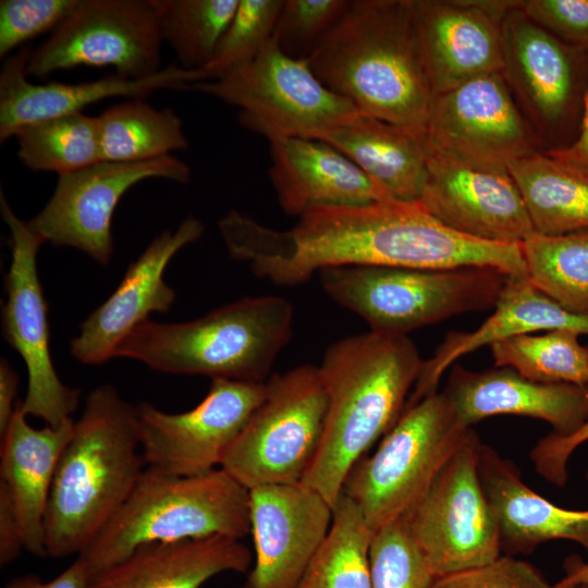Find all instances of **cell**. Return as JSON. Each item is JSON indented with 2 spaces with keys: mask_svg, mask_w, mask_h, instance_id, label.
Wrapping results in <instances>:
<instances>
[{
  "mask_svg": "<svg viewBox=\"0 0 588 588\" xmlns=\"http://www.w3.org/2000/svg\"><path fill=\"white\" fill-rule=\"evenodd\" d=\"M238 1L152 0L163 41L181 68L199 71L210 61Z\"/></svg>",
  "mask_w": 588,
  "mask_h": 588,
  "instance_id": "d590c367",
  "label": "cell"
},
{
  "mask_svg": "<svg viewBox=\"0 0 588 588\" xmlns=\"http://www.w3.org/2000/svg\"><path fill=\"white\" fill-rule=\"evenodd\" d=\"M515 0H411L433 95L502 72V21Z\"/></svg>",
  "mask_w": 588,
  "mask_h": 588,
  "instance_id": "ac0fdd59",
  "label": "cell"
},
{
  "mask_svg": "<svg viewBox=\"0 0 588 588\" xmlns=\"http://www.w3.org/2000/svg\"><path fill=\"white\" fill-rule=\"evenodd\" d=\"M328 396L319 367L301 365L266 381V395L221 468L248 490L302 482L319 450Z\"/></svg>",
  "mask_w": 588,
  "mask_h": 588,
  "instance_id": "30bf717a",
  "label": "cell"
},
{
  "mask_svg": "<svg viewBox=\"0 0 588 588\" xmlns=\"http://www.w3.org/2000/svg\"><path fill=\"white\" fill-rule=\"evenodd\" d=\"M471 429L421 500L404 516L436 578L501 555L500 529L478 469Z\"/></svg>",
  "mask_w": 588,
  "mask_h": 588,
  "instance_id": "7c38bea8",
  "label": "cell"
},
{
  "mask_svg": "<svg viewBox=\"0 0 588 588\" xmlns=\"http://www.w3.org/2000/svg\"><path fill=\"white\" fill-rule=\"evenodd\" d=\"M332 516L328 501L303 482L250 489L255 562L241 588H296Z\"/></svg>",
  "mask_w": 588,
  "mask_h": 588,
  "instance_id": "d6986e66",
  "label": "cell"
},
{
  "mask_svg": "<svg viewBox=\"0 0 588 588\" xmlns=\"http://www.w3.org/2000/svg\"><path fill=\"white\" fill-rule=\"evenodd\" d=\"M222 240L234 260L259 278L293 286L326 268L382 266L419 269L491 267L526 278L520 244H498L460 234L419 201L318 208L287 230H274L237 212Z\"/></svg>",
  "mask_w": 588,
  "mask_h": 588,
  "instance_id": "6da1fadb",
  "label": "cell"
},
{
  "mask_svg": "<svg viewBox=\"0 0 588 588\" xmlns=\"http://www.w3.org/2000/svg\"><path fill=\"white\" fill-rule=\"evenodd\" d=\"M252 563L248 547L231 537L151 543L94 577L89 588H200L221 573H248Z\"/></svg>",
  "mask_w": 588,
  "mask_h": 588,
  "instance_id": "83f0119b",
  "label": "cell"
},
{
  "mask_svg": "<svg viewBox=\"0 0 588 588\" xmlns=\"http://www.w3.org/2000/svg\"><path fill=\"white\" fill-rule=\"evenodd\" d=\"M0 208L11 249L4 277L3 338L23 358L28 376L19 406L26 416L58 426L71 418L79 391L60 380L51 358L48 305L37 272V254L45 241L14 213L2 193Z\"/></svg>",
  "mask_w": 588,
  "mask_h": 588,
  "instance_id": "5bb4252c",
  "label": "cell"
},
{
  "mask_svg": "<svg viewBox=\"0 0 588 588\" xmlns=\"http://www.w3.org/2000/svg\"><path fill=\"white\" fill-rule=\"evenodd\" d=\"M546 154L588 173V94L575 139L565 148Z\"/></svg>",
  "mask_w": 588,
  "mask_h": 588,
  "instance_id": "7dc6e473",
  "label": "cell"
},
{
  "mask_svg": "<svg viewBox=\"0 0 588 588\" xmlns=\"http://www.w3.org/2000/svg\"><path fill=\"white\" fill-rule=\"evenodd\" d=\"M22 550L25 549L19 518L7 488L0 483V564L8 565Z\"/></svg>",
  "mask_w": 588,
  "mask_h": 588,
  "instance_id": "ee69618b",
  "label": "cell"
},
{
  "mask_svg": "<svg viewBox=\"0 0 588 588\" xmlns=\"http://www.w3.org/2000/svg\"><path fill=\"white\" fill-rule=\"evenodd\" d=\"M19 402L1 437L0 483L13 502L24 549L46 556L45 517L60 456L72 437L74 420L58 426L32 427Z\"/></svg>",
  "mask_w": 588,
  "mask_h": 588,
  "instance_id": "4316f807",
  "label": "cell"
},
{
  "mask_svg": "<svg viewBox=\"0 0 588 588\" xmlns=\"http://www.w3.org/2000/svg\"><path fill=\"white\" fill-rule=\"evenodd\" d=\"M586 441H588V418L567 436L551 432L541 438L530 451V460L536 471L549 482L564 487L568 477V460Z\"/></svg>",
  "mask_w": 588,
  "mask_h": 588,
  "instance_id": "7bdbcfd3",
  "label": "cell"
},
{
  "mask_svg": "<svg viewBox=\"0 0 588 588\" xmlns=\"http://www.w3.org/2000/svg\"><path fill=\"white\" fill-rule=\"evenodd\" d=\"M19 376L5 358L0 362V437H2L16 411Z\"/></svg>",
  "mask_w": 588,
  "mask_h": 588,
  "instance_id": "bcb514c9",
  "label": "cell"
},
{
  "mask_svg": "<svg viewBox=\"0 0 588 588\" xmlns=\"http://www.w3.org/2000/svg\"><path fill=\"white\" fill-rule=\"evenodd\" d=\"M578 588H588V586H583V587H578Z\"/></svg>",
  "mask_w": 588,
  "mask_h": 588,
  "instance_id": "681fc988",
  "label": "cell"
},
{
  "mask_svg": "<svg viewBox=\"0 0 588 588\" xmlns=\"http://www.w3.org/2000/svg\"><path fill=\"white\" fill-rule=\"evenodd\" d=\"M269 177L282 210L299 218L318 208L366 206L390 198L356 163L326 142L270 143Z\"/></svg>",
  "mask_w": 588,
  "mask_h": 588,
  "instance_id": "cb8c5ba5",
  "label": "cell"
},
{
  "mask_svg": "<svg viewBox=\"0 0 588 588\" xmlns=\"http://www.w3.org/2000/svg\"><path fill=\"white\" fill-rule=\"evenodd\" d=\"M152 0H81L30 52L28 76L44 78L77 66L113 68L124 78L158 73L163 44Z\"/></svg>",
  "mask_w": 588,
  "mask_h": 588,
  "instance_id": "4fadbf2b",
  "label": "cell"
},
{
  "mask_svg": "<svg viewBox=\"0 0 588 588\" xmlns=\"http://www.w3.org/2000/svg\"><path fill=\"white\" fill-rule=\"evenodd\" d=\"M418 201L448 228L479 241L520 244L536 235L509 171L473 168L428 151Z\"/></svg>",
  "mask_w": 588,
  "mask_h": 588,
  "instance_id": "ffe728a7",
  "label": "cell"
},
{
  "mask_svg": "<svg viewBox=\"0 0 588 588\" xmlns=\"http://www.w3.org/2000/svg\"><path fill=\"white\" fill-rule=\"evenodd\" d=\"M425 146L466 166L507 171L541 151L502 76L471 79L433 98Z\"/></svg>",
  "mask_w": 588,
  "mask_h": 588,
  "instance_id": "2e32d148",
  "label": "cell"
},
{
  "mask_svg": "<svg viewBox=\"0 0 588 588\" xmlns=\"http://www.w3.org/2000/svg\"><path fill=\"white\" fill-rule=\"evenodd\" d=\"M356 163L390 198L418 201L428 151L425 140L367 114L318 138Z\"/></svg>",
  "mask_w": 588,
  "mask_h": 588,
  "instance_id": "f1b7e54d",
  "label": "cell"
},
{
  "mask_svg": "<svg viewBox=\"0 0 588 588\" xmlns=\"http://www.w3.org/2000/svg\"><path fill=\"white\" fill-rule=\"evenodd\" d=\"M371 588H430L436 579L404 517L372 532Z\"/></svg>",
  "mask_w": 588,
  "mask_h": 588,
  "instance_id": "74e56055",
  "label": "cell"
},
{
  "mask_svg": "<svg viewBox=\"0 0 588 588\" xmlns=\"http://www.w3.org/2000/svg\"><path fill=\"white\" fill-rule=\"evenodd\" d=\"M554 330L588 335V314L563 308L528 278L509 277L493 313L476 330L449 332L433 356L424 360L407 405L437 392L443 373L464 355L505 338Z\"/></svg>",
  "mask_w": 588,
  "mask_h": 588,
  "instance_id": "d4e9b609",
  "label": "cell"
},
{
  "mask_svg": "<svg viewBox=\"0 0 588 588\" xmlns=\"http://www.w3.org/2000/svg\"><path fill=\"white\" fill-rule=\"evenodd\" d=\"M91 577L82 559L76 560L60 575L44 581L36 575L19 576L10 580L3 588H89Z\"/></svg>",
  "mask_w": 588,
  "mask_h": 588,
  "instance_id": "f6af8a7d",
  "label": "cell"
},
{
  "mask_svg": "<svg viewBox=\"0 0 588 588\" xmlns=\"http://www.w3.org/2000/svg\"><path fill=\"white\" fill-rule=\"evenodd\" d=\"M520 10L562 42L588 53V0H520Z\"/></svg>",
  "mask_w": 588,
  "mask_h": 588,
  "instance_id": "b9f144b4",
  "label": "cell"
},
{
  "mask_svg": "<svg viewBox=\"0 0 588 588\" xmlns=\"http://www.w3.org/2000/svg\"><path fill=\"white\" fill-rule=\"evenodd\" d=\"M318 273L328 296L363 318L371 332L388 335H407L461 314L494 308L510 277L479 266H340Z\"/></svg>",
  "mask_w": 588,
  "mask_h": 588,
  "instance_id": "52a82bcc",
  "label": "cell"
},
{
  "mask_svg": "<svg viewBox=\"0 0 588 588\" xmlns=\"http://www.w3.org/2000/svg\"><path fill=\"white\" fill-rule=\"evenodd\" d=\"M248 534L249 490L223 468L181 477L146 467L119 511L77 556L93 579L142 546Z\"/></svg>",
  "mask_w": 588,
  "mask_h": 588,
  "instance_id": "8992f818",
  "label": "cell"
},
{
  "mask_svg": "<svg viewBox=\"0 0 588 588\" xmlns=\"http://www.w3.org/2000/svg\"><path fill=\"white\" fill-rule=\"evenodd\" d=\"M515 182L538 235L588 230V173L539 151L512 162Z\"/></svg>",
  "mask_w": 588,
  "mask_h": 588,
  "instance_id": "f546056e",
  "label": "cell"
},
{
  "mask_svg": "<svg viewBox=\"0 0 588 588\" xmlns=\"http://www.w3.org/2000/svg\"><path fill=\"white\" fill-rule=\"evenodd\" d=\"M14 136L19 159L33 171L59 176L101 161L98 117L59 115L27 124Z\"/></svg>",
  "mask_w": 588,
  "mask_h": 588,
  "instance_id": "d6a6232c",
  "label": "cell"
},
{
  "mask_svg": "<svg viewBox=\"0 0 588 588\" xmlns=\"http://www.w3.org/2000/svg\"><path fill=\"white\" fill-rule=\"evenodd\" d=\"M360 112L425 140L434 98L411 0H354L306 59Z\"/></svg>",
  "mask_w": 588,
  "mask_h": 588,
  "instance_id": "7a4b0ae2",
  "label": "cell"
},
{
  "mask_svg": "<svg viewBox=\"0 0 588 588\" xmlns=\"http://www.w3.org/2000/svg\"><path fill=\"white\" fill-rule=\"evenodd\" d=\"M443 392L466 427L516 415L547 421L553 433L567 436L588 418V387L537 382L510 367L473 371L454 365Z\"/></svg>",
  "mask_w": 588,
  "mask_h": 588,
  "instance_id": "603a6c76",
  "label": "cell"
},
{
  "mask_svg": "<svg viewBox=\"0 0 588 588\" xmlns=\"http://www.w3.org/2000/svg\"><path fill=\"white\" fill-rule=\"evenodd\" d=\"M28 48L4 59L0 72V140L3 143L23 126L70 113L82 112L89 105L111 97L145 98L159 89L185 90L201 81L199 71L181 68L177 63L163 66L144 78L118 75L82 83L28 81L26 66Z\"/></svg>",
  "mask_w": 588,
  "mask_h": 588,
  "instance_id": "7402d4cb",
  "label": "cell"
},
{
  "mask_svg": "<svg viewBox=\"0 0 588 588\" xmlns=\"http://www.w3.org/2000/svg\"><path fill=\"white\" fill-rule=\"evenodd\" d=\"M422 364L407 335L369 331L326 350L318 366L328 396L324 430L302 482L332 507L351 468L403 413Z\"/></svg>",
  "mask_w": 588,
  "mask_h": 588,
  "instance_id": "3957f363",
  "label": "cell"
},
{
  "mask_svg": "<svg viewBox=\"0 0 588 588\" xmlns=\"http://www.w3.org/2000/svg\"><path fill=\"white\" fill-rule=\"evenodd\" d=\"M587 348H588V345H587Z\"/></svg>",
  "mask_w": 588,
  "mask_h": 588,
  "instance_id": "f907efd6",
  "label": "cell"
},
{
  "mask_svg": "<svg viewBox=\"0 0 588 588\" xmlns=\"http://www.w3.org/2000/svg\"><path fill=\"white\" fill-rule=\"evenodd\" d=\"M348 4V0H284L272 39L285 54L307 59Z\"/></svg>",
  "mask_w": 588,
  "mask_h": 588,
  "instance_id": "f35d334b",
  "label": "cell"
},
{
  "mask_svg": "<svg viewBox=\"0 0 588 588\" xmlns=\"http://www.w3.org/2000/svg\"><path fill=\"white\" fill-rule=\"evenodd\" d=\"M205 225L193 216L174 231H164L152 240L133 261L110 297L95 309L71 340L72 356L86 365H99L115 357L121 341L152 313H167L175 292L163 280L164 270L186 245L197 241Z\"/></svg>",
  "mask_w": 588,
  "mask_h": 588,
  "instance_id": "44dd1931",
  "label": "cell"
},
{
  "mask_svg": "<svg viewBox=\"0 0 588 588\" xmlns=\"http://www.w3.org/2000/svg\"><path fill=\"white\" fill-rule=\"evenodd\" d=\"M293 321V305L283 297H243L186 322L148 319L121 341L115 357L160 372L266 382Z\"/></svg>",
  "mask_w": 588,
  "mask_h": 588,
  "instance_id": "5b68a950",
  "label": "cell"
},
{
  "mask_svg": "<svg viewBox=\"0 0 588 588\" xmlns=\"http://www.w3.org/2000/svg\"><path fill=\"white\" fill-rule=\"evenodd\" d=\"M283 0H240L201 82L218 78L252 60L272 38Z\"/></svg>",
  "mask_w": 588,
  "mask_h": 588,
  "instance_id": "8d00e7d4",
  "label": "cell"
},
{
  "mask_svg": "<svg viewBox=\"0 0 588 588\" xmlns=\"http://www.w3.org/2000/svg\"><path fill=\"white\" fill-rule=\"evenodd\" d=\"M145 468L136 406L111 384L95 388L56 469L45 517L46 556L84 551Z\"/></svg>",
  "mask_w": 588,
  "mask_h": 588,
  "instance_id": "277c9868",
  "label": "cell"
},
{
  "mask_svg": "<svg viewBox=\"0 0 588 588\" xmlns=\"http://www.w3.org/2000/svg\"><path fill=\"white\" fill-rule=\"evenodd\" d=\"M564 576L553 585V588H578L588 586V561L577 555L569 556L564 564Z\"/></svg>",
  "mask_w": 588,
  "mask_h": 588,
  "instance_id": "c3c4849f",
  "label": "cell"
},
{
  "mask_svg": "<svg viewBox=\"0 0 588 588\" xmlns=\"http://www.w3.org/2000/svg\"><path fill=\"white\" fill-rule=\"evenodd\" d=\"M185 90L235 106L241 125L269 143L293 137L316 139L363 114L324 86L306 59L285 54L272 38L248 62L218 78L191 84Z\"/></svg>",
  "mask_w": 588,
  "mask_h": 588,
  "instance_id": "9c48e42d",
  "label": "cell"
},
{
  "mask_svg": "<svg viewBox=\"0 0 588 588\" xmlns=\"http://www.w3.org/2000/svg\"><path fill=\"white\" fill-rule=\"evenodd\" d=\"M98 122L101 161L143 162L188 147L181 118L140 98L107 108Z\"/></svg>",
  "mask_w": 588,
  "mask_h": 588,
  "instance_id": "4dcf8cb0",
  "label": "cell"
},
{
  "mask_svg": "<svg viewBox=\"0 0 588 588\" xmlns=\"http://www.w3.org/2000/svg\"><path fill=\"white\" fill-rule=\"evenodd\" d=\"M568 330L519 334L490 345L495 367L543 383L588 387V348Z\"/></svg>",
  "mask_w": 588,
  "mask_h": 588,
  "instance_id": "e575fe53",
  "label": "cell"
},
{
  "mask_svg": "<svg viewBox=\"0 0 588 588\" xmlns=\"http://www.w3.org/2000/svg\"><path fill=\"white\" fill-rule=\"evenodd\" d=\"M81 0H1L0 57L8 58L20 46L44 33L53 32Z\"/></svg>",
  "mask_w": 588,
  "mask_h": 588,
  "instance_id": "ab89813d",
  "label": "cell"
},
{
  "mask_svg": "<svg viewBox=\"0 0 588 588\" xmlns=\"http://www.w3.org/2000/svg\"><path fill=\"white\" fill-rule=\"evenodd\" d=\"M266 395V382L216 378L192 409L171 414L136 405L142 456L147 468L188 477L217 469Z\"/></svg>",
  "mask_w": 588,
  "mask_h": 588,
  "instance_id": "9a60e30c",
  "label": "cell"
},
{
  "mask_svg": "<svg viewBox=\"0 0 588 588\" xmlns=\"http://www.w3.org/2000/svg\"><path fill=\"white\" fill-rule=\"evenodd\" d=\"M528 280L563 308L588 314V230L520 243Z\"/></svg>",
  "mask_w": 588,
  "mask_h": 588,
  "instance_id": "836d02e7",
  "label": "cell"
},
{
  "mask_svg": "<svg viewBox=\"0 0 588 588\" xmlns=\"http://www.w3.org/2000/svg\"><path fill=\"white\" fill-rule=\"evenodd\" d=\"M502 76L542 152L577 136L588 94V53L531 21L519 3L502 21Z\"/></svg>",
  "mask_w": 588,
  "mask_h": 588,
  "instance_id": "8fae6325",
  "label": "cell"
},
{
  "mask_svg": "<svg viewBox=\"0 0 588 588\" xmlns=\"http://www.w3.org/2000/svg\"><path fill=\"white\" fill-rule=\"evenodd\" d=\"M149 179L186 184L191 169L173 156L132 163L99 161L59 175L51 197L27 225L45 243L74 247L108 265L113 253L114 210L130 188Z\"/></svg>",
  "mask_w": 588,
  "mask_h": 588,
  "instance_id": "e0dca14e",
  "label": "cell"
},
{
  "mask_svg": "<svg viewBox=\"0 0 588 588\" xmlns=\"http://www.w3.org/2000/svg\"><path fill=\"white\" fill-rule=\"evenodd\" d=\"M371 537L358 505L341 493L329 532L296 588H371Z\"/></svg>",
  "mask_w": 588,
  "mask_h": 588,
  "instance_id": "1f68e13d",
  "label": "cell"
},
{
  "mask_svg": "<svg viewBox=\"0 0 588 588\" xmlns=\"http://www.w3.org/2000/svg\"><path fill=\"white\" fill-rule=\"evenodd\" d=\"M471 429L460 422L443 391L428 394L406 405L377 450L355 463L342 493L375 532L421 500Z\"/></svg>",
  "mask_w": 588,
  "mask_h": 588,
  "instance_id": "ba28073f",
  "label": "cell"
},
{
  "mask_svg": "<svg viewBox=\"0 0 588 588\" xmlns=\"http://www.w3.org/2000/svg\"><path fill=\"white\" fill-rule=\"evenodd\" d=\"M478 469L507 555L529 553L543 542L560 539L577 542L588 552V510L563 509L536 493L512 461L482 442Z\"/></svg>",
  "mask_w": 588,
  "mask_h": 588,
  "instance_id": "484cf974",
  "label": "cell"
},
{
  "mask_svg": "<svg viewBox=\"0 0 588 588\" xmlns=\"http://www.w3.org/2000/svg\"><path fill=\"white\" fill-rule=\"evenodd\" d=\"M430 588H553L532 564L500 555L487 564L434 579Z\"/></svg>",
  "mask_w": 588,
  "mask_h": 588,
  "instance_id": "60d3db41",
  "label": "cell"
}]
</instances>
